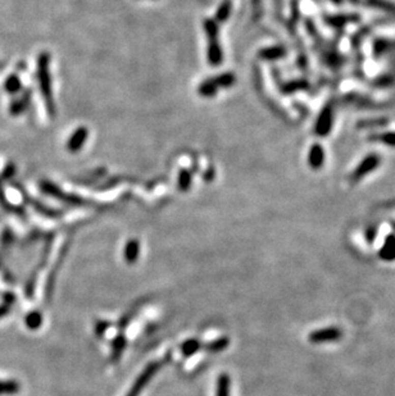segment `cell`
Segmentation results:
<instances>
[{"instance_id": "cell-1", "label": "cell", "mask_w": 395, "mask_h": 396, "mask_svg": "<svg viewBox=\"0 0 395 396\" xmlns=\"http://www.w3.org/2000/svg\"><path fill=\"white\" fill-rule=\"evenodd\" d=\"M49 61L50 56L48 53H41L38 61V80L39 86H40L41 94L45 99V105L49 115L54 116V101H53V91H51V81L50 73H49Z\"/></svg>"}, {"instance_id": "cell-2", "label": "cell", "mask_w": 395, "mask_h": 396, "mask_svg": "<svg viewBox=\"0 0 395 396\" xmlns=\"http://www.w3.org/2000/svg\"><path fill=\"white\" fill-rule=\"evenodd\" d=\"M160 368V363L159 362H154L150 363L147 368L142 372V375L136 378V381L134 382L132 387L130 388V391L127 392L126 396H139L142 393V391L144 390L145 386L149 383V381L152 380L153 376L159 371Z\"/></svg>"}, {"instance_id": "cell-3", "label": "cell", "mask_w": 395, "mask_h": 396, "mask_svg": "<svg viewBox=\"0 0 395 396\" xmlns=\"http://www.w3.org/2000/svg\"><path fill=\"white\" fill-rule=\"evenodd\" d=\"M343 332L337 327H327L322 330H316L309 333L308 341L312 344H326V343H335L342 338Z\"/></svg>"}, {"instance_id": "cell-4", "label": "cell", "mask_w": 395, "mask_h": 396, "mask_svg": "<svg viewBox=\"0 0 395 396\" xmlns=\"http://www.w3.org/2000/svg\"><path fill=\"white\" fill-rule=\"evenodd\" d=\"M89 130L86 127H78L72 135L70 136L67 143V148L71 153H77L85 145L88 140Z\"/></svg>"}, {"instance_id": "cell-5", "label": "cell", "mask_w": 395, "mask_h": 396, "mask_svg": "<svg viewBox=\"0 0 395 396\" xmlns=\"http://www.w3.org/2000/svg\"><path fill=\"white\" fill-rule=\"evenodd\" d=\"M332 126V109L331 106H326L321 113L318 122L316 125V133L318 136H326Z\"/></svg>"}, {"instance_id": "cell-6", "label": "cell", "mask_w": 395, "mask_h": 396, "mask_svg": "<svg viewBox=\"0 0 395 396\" xmlns=\"http://www.w3.org/2000/svg\"><path fill=\"white\" fill-rule=\"evenodd\" d=\"M208 61L212 66H219V64L222 63V61H223V54H222V49L218 43V39L209 40Z\"/></svg>"}, {"instance_id": "cell-7", "label": "cell", "mask_w": 395, "mask_h": 396, "mask_svg": "<svg viewBox=\"0 0 395 396\" xmlns=\"http://www.w3.org/2000/svg\"><path fill=\"white\" fill-rule=\"evenodd\" d=\"M379 256L382 261L391 262L395 259V236L390 235L386 240H385L384 245L380 249Z\"/></svg>"}, {"instance_id": "cell-8", "label": "cell", "mask_w": 395, "mask_h": 396, "mask_svg": "<svg viewBox=\"0 0 395 396\" xmlns=\"http://www.w3.org/2000/svg\"><path fill=\"white\" fill-rule=\"evenodd\" d=\"M379 165V158L376 157V155H371V157H367L366 159L363 160V162L360 163L359 167L355 169V173H354V178H360V177H363V176H366L367 173L371 172V171H374L375 168Z\"/></svg>"}, {"instance_id": "cell-9", "label": "cell", "mask_w": 395, "mask_h": 396, "mask_svg": "<svg viewBox=\"0 0 395 396\" xmlns=\"http://www.w3.org/2000/svg\"><path fill=\"white\" fill-rule=\"evenodd\" d=\"M323 160H325V153L321 145H313L309 150V164L311 167L317 169L321 168L323 164Z\"/></svg>"}, {"instance_id": "cell-10", "label": "cell", "mask_w": 395, "mask_h": 396, "mask_svg": "<svg viewBox=\"0 0 395 396\" xmlns=\"http://www.w3.org/2000/svg\"><path fill=\"white\" fill-rule=\"evenodd\" d=\"M140 253V245L137 240H130L125 247V258L128 263H134L137 261Z\"/></svg>"}, {"instance_id": "cell-11", "label": "cell", "mask_w": 395, "mask_h": 396, "mask_svg": "<svg viewBox=\"0 0 395 396\" xmlns=\"http://www.w3.org/2000/svg\"><path fill=\"white\" fill-rule=\"evenodd\" d=\"M198 93L201 94L202 96H204V98H212V96L217 95V93H218V86L216 85L213 78H211V80H206L199 85V88H198Z\"/></svg>"}, {"instance_id": "cell-12", "label": "cell", "mask_w": 395, "mask_h": 396, "mask_svg": "<svg viewBox=\"0 0 395 396\" xmlns=\"http://www.w3.org/2000/svg\"><path fill=\"white\" fill-rule=\"evenodd\" d=\"M29 100H30V94L27 93L26 95L22 96L21 99L18 100L13 101L9 106V112H11L12 116H18L21 113H23L26 110V108L29 106Z\"/></svg>"}, {"instance_id": "cell-13", "label": "cell", "mask_w": 395, "mask_h": 396, "mask_svg": "<svg viewBox=\"0 0 395 396\" xmlns=\"http://www.w3.org/2000/svg\"><path fill=\"white\" fill-rule=\"evenodd\" d=\"M213 81L216 82V85L219 88H230L235 83V76L231 72H226V73H222V75L216 76L213 77Z\"/></svg>"}, {"instance_id": "cell-14", "label": "cell", "mask_w": 395, "mask_h": 396, "mask_svg": "<svg viewBox=\"0 0 395 396\" xmlns=\"http://www.w3.org/2000/svg\"><path fill=\"white\" fill-rule=\"evenodd\" d=\"M4 88H6L7 93L8 94H17L18 91H21L22 89V82L19 80V77L17 75H11L6 80L4 83Z\"/></svg>"}, {"instance_id": "cell-15", "label": "cell", "mask_w": 395, "mask_h": 396, "mask_svg": "<svg viewBox=\"0 0 395 396\" xmlns=\"http://www.w3.org/2000/svg\"><path fill=\"white\" fill-rule=\"evenodd\" d=\"M216 396H230V377L227 375L219 376L217 381Z\"/></svg>"}, {"instance_id": "cell-16", "label": "cell", "mask_w": 395, "mask_h": 396, "mask_svg": "<svg viewBox=\"0 0 395 396\" xmlns=\"http://www.w3.org/2000/svg\"><path fill=\"white\" fill-rule=\"evenodd\" d=\"M19 391L16 381H0V395H13Z\"/></svg>"}, {"instance_id": "cell-17", "label": "cell", "mask_w": 395, "mask_h": 396, "mask_svg": "<svg viewBox=\"0 0 395 396\" xmlns=\"http://www.w3.org/2000/svg\"><path fill=\"white\" fill-rule=\"evenodd\" d=\"M41 323H43V318H41V314L39 313V312H31V313L27 314L26 325L29 328H31V330H38L41 326Z\"/></svg>"}, {"instance_id": "cell-18", "label": "cell", "mask_w": 395, "mask_h": 396, "mask_svg": "<svg viewBox=\"0 0 395 396\" xmlns=\"http://www.w3.org/2000/svg\"><path fill=\"white\" fill-rule=\"evenodd\" d=\"M40 189L43 190L45 194L50 195V196L58 197V199H66V196H64V192H62L61 190H59L58 187L55 186V185L50 184V182H41Z\"/></svg>"}, {"instance_id": "cell-19", "label": "cell", "mask_w": 395, "mask_h": 396, "mask_svg": "<svg viewBox=\"0 0 395 396\" xmlns=\"http://www.w3.org/2000/svg\"><path fill=\"white\" fill-rule=\"evenodd\" d=\"M204 30H206V34L209 40L218 39V26H217V22L214 19H207L204 22Z\"/></svg>"}, {"instance_id": "cell-20", "label": "cell", "mask_w": 395, "mask_h": 396, "mask_svg": "<svg viewBox=\"0 0 395 396\" xmlns=\"http://www.w3.org/2000/svg\"><path fill=\"white\" fill-rule=\"evenodd\" d=\"M191 186V173L187 169H182L179 175V189L186 191Z\"/></svg>"}, {"instance_id": "cell-21", "label": "cell", "mask_w": 395, "mask_h": 396, "mask_svg": "<svg viewBox=\"0 0 395 396\" xmlns=\"http://www.w3.org/2000/svg\"><path fill=\"white\" fill-rule=\"evenodd\" d=\"M230 13H231V3L230 2H224L219 6L218 11H217L216 14V22H224L227 18H229Z\"/></svg>"}, {"instance_id": "cell-22", "label": "cell", "mask_w": 395, "mask_h": 396, "mask_svg": "<svg viewBox=\"0 0 395 396\" xmlns=\"http://www.w3.org/2000/svg\"><path fill=\"white\" fill-rule=\"evenodd\" d=\"M285 54L283 48H270L261 51V56L265 59H277Z\"/></svg>"}, {"instance_id": "cell-23", "label": "cell", "mask_w": 395, "mask_h": 396, "mask_svg": "<svg viewBox=\"0 0 395 396\" xmlns=\"http://www.w3.org/2000/svg\"><path fill=\"white\" fill-rule=\"evenodd\" d=\"M199 346H201L199 341L189 340L182 345V351H184V354H186V355H190V354L195 353V351L199 349Z\"/></svg>"}, {"instance_id": "cell-24", "label": "cell", "mask_w": 395, "mask_h": 396, "mask_svg": "<svg viewBox=\"0 0 395 396\" xmlns=\"http://www.w3.org/2000/svg\"><path fill=\"white\" fill-rule=\"evenodd\" d=\"M380 141H382L384 144L389 145V147H394L395 148V132H387L384 133L379 137Z\"/></svg>"}, {"instance_id": "cell-25", "label": "cell", "mask_w": 395, "mask_h": 396, "mask_svg": "<svg viewBox=\"0 0 395 396\" xmlns=\"http://www.w3.org/2000/svg\"><path fill=\"white\" fill-rule=\"evenodd\" d=\"M9 313V306L8 305H0V318H3L4 316Z\"/></svg>"}, {"instance_id": "cell-26", "label": "cell", "mask_w": 395, "mask_h": 396, "mask_svg": "<svg viewBox=\"0 0 395 396\" xmlns=\"http://www.w3.org/2000/svg\"><path fill=\"white\" fill-rule=\"evenodd\" d=\"M11 175H13V165H8V167H7L6 168V171H4V175H3V177L4 178H8V177H11Z\"/></svg>"}]
</instances>
